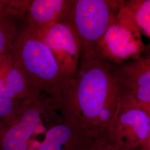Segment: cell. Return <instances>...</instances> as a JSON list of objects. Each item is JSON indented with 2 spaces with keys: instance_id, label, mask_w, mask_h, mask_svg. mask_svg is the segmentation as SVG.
I'll return each mask as SVG.
<instances>
[{
  "instance_id": "6da1fadb",
  "label": "cell",
  "mask_w": 150,
  "mask_h": 150,
  "mask_svg": "<svg viewBox=\"0 0 150 150\" xmlns=\"http://www.w3.org/2000/svg\"><path fill=\"white\" fill-rule=\"evenodd\" d=\"M123 93L111 65L96 47L82 46L71 95L59 113L80 124L96 139L116 115Z\"/></svg>"
},
{
  "instance_id": "7a4b0ae2",
  "label": "cell",
  "mask_w": 150,
  "mask_h": 150,
  "mask_svg": "<svg viewBox=\"0 0 150 150\" xmlns=\"http://www.w3.org/2000/svg\"><path fill=\"white\" fill-rule=\"evenodd\" d=\"M9 51L16 69L27 84L45 95L54 110L60 111L70 99L75 79L62 72L38 33L23 25Z\"/></svg>"
},
{
  "instance_id": "3957f363",
  "label": "cell",
  "mask_w": 150,
  "mask_h": 150,
  "mask_svg": "<svg viewBox=\"0 0 150 150\" xmlns=\"http://www.w3.org/2000/svg\"><path fill=\"white\" fill-rule=\"evenodd\" d=\"M96 48L104 59L112 64L135 59L146 51L141 31L132 12L125 3Z\"/></svg>"
},
{
  "instance_id": "277c9868",
  "label": "cell",
  "mask_w": 150,
  "mask_h": 150,
  "mask_svg": "<svg viewBox=\"0 0 150 150\" xmlns=\"http://www.w3.org/2000/svg\"><path fill=\"white\" fill-rule=\"evenodd\" d=\"M125 1L72 0L64 20L80 38L82 46L96 47Z\"/></svg>"
},
{
  "instance_id": "5b68a950",
  "label": "cell",
  "mask_w": 150,
  "mask_h": 150,
  "mask_svg": "<svg viewBox=\"0 0 150 150\" xmlns=\"http://www.w3.org/2000/svg\"><path fill=\"white\" fill-rule=\"evenodd\" d=\"M51 107L45 97L26 100L16 116L0 123V150H29Z\"/></svg>"
},
{
  "instance_id": "8992f818",
  "label": "cell",
  "mask_w": 150,
  "mask_h": 150,
  "mask_svg": "<svg viewBox=\"0 0 150 150\" xmlns=\"http://www.w3.org/2000/svg\"><path fill=\"white\" fill-rule=\"evenodd\" d=\"M150 132V118L134 106H121L102 136L113 145L126 150H137Z\"/></svg>"
},
{
  "instance_id": "52a82bcc",
  "label": "cell",
  "mask_w": 150,
  "mask_h": 150,
  "mask_svg": "<svg viewBox=\"0 0 150 150\" xmlns=\"http://www.w3.org/2000/svg\"><path fill=\"white\" fill-rule=\"evenodd\" d=\"M38 33L54 54L62 72L74 80L82 47L74 30L66 22L60 21Z\"/></svg>"
},
{
  "instance_id": "ba28073f",
  "label": "cell",
  "mask_w": 150,
  "mask_h": 150,
  "mask_svg": "<svg viewBox=\"0 0 150 150\" xmlns=\"http://www.w3.org/2000/svg\"><path fill=\"white\" fill-rule=\"evenodd\" d=\"M95 140L80 124L60 115L50 124L36 150H90Z\"/></svg>"
},
{
  "instance_id": "9c48e42d",
  "label": "cell",
  "mask_w": 150,
  "mask_h": 150,
  "mask_svg": "<svg viewBox=\"0 0 150 150\" xmlns=\"http://www.w3.org/2000/svg\"><path fill=\"white\" fill-rule=\"evenodd\" d=\"M42 97L16 69L9 50L0 55V98L26 101Z\"/></svg>"
},
{
  "instance_id": "30bf717a",
  "label": "cell",
  "mask_w": 150,
  "mask_h": 150,
  "mask_svg": "<svg viewBox=\"0 0 150 150\" xmlns=\"http://www.w3.org/2000/svg\"><path fill=\"white\" fill-rule=\"evenodd\" d=\"M71 3L72 0L30 1L23 25L41 32L54 23L63 21Z\"/></svg>"
},
{
  "instance_id": "8fae6325",
  "label": "cell",
  "mask_w": 150,
  "mask_h": 150,
  "mask_svg": "<svg viewBox=\"0 0 150 150\" xmlns=\"http://www.w3.org/2000/svg\"><path fill=\"white\" fill-rule=\"evenodd\" d=\"M110 65L123 90L150 86V51H145L139 57L122 64Z\"/></svg>"
},
{
  "instance_id": "7c38bea8",
  "label": "cell",
  "mask_w": 150,
  "mask_h": 150,
  "mask_svg": "<svg viewBox=\"0 0 150 150\" xmlns=\"http://www.w3.org/2000/svg\"><path fill=\"white\" fill-rule=\"evenodd\" d=\"M125 4L132 12L141 32L150 39V0L125 1Z\"/></svg>"
},
{
  "instance_id": "4fadbf2b",
  "label": "cell",
  "mask_w": 150,
  "mask_h": 150,
  "mask_svg": "<svg viewBox=\"0 0 150 150\" xmlns=\"http://www.w3.org/2000/svg\"><path fill=\"white\" fill-rule=\"evenodd\" d=\"M17 21L8 17H0V55L9 50L20 27Z\"/></svg>"
},
{
  "instance_id": "5bb4252c",
  "label": "cell",
  "mask_w": 150,
  "mask_h": 150,
  "mask_svg": "<svg viewBox=\"0 0 150 150\" xmlns=\"http://www.w3.org/2000/svg\"><path fill=\"white\" fill-rule=\"evenodd\" d=\"M149 102H150V85L123 90L121 105L131 106Z\"/></svg>"
},
{
  "instance_id": "9a60e30c",
  "label": "cell",
  "mask_w": 150,
  "mask_h": 150,
  "mask_svg": "<svg viewBox=\"0 0 150 150\" xmlns=\"http://www.w3.org/2000/svg\"><path fill=\"white\" fill-rule=\"evenodd\" d=\"M90 150H126L111 144L105 137L102 136L96 139Z\"/></svg>"
},
{
  "instance_id": "2e32d148",
  "label": "cell",
  "mask_w": 150,
  "mask_h": 150,
  "mask_svg": "<svg viewBox=\"0 0 150 150\" xmlns=\"http://www.w3.org/2000/svg\"><path fill=\"white\" fill-rule=\"evenodd\" d=\"M131 106L138 107L140 109H141L142 111H144L145 112V113L150 118V102L144 103H140V104H138V105H134V106Z\"/></svg>"
},
{
  "instance_id": "e0dca14e",
  "label": "cell",
  "mask_w": 150,
  "mask_h": 150,
  "mask_svg": "<svg viewBox=\"0 0 150 150\" xmlns=\"http://www.w3.org/2000/svg\"><path fill=\"white\" fill-rule=\"evenodd\" d=\"M139 150H150V132L144 144L139 149Z\"/></svg>"
},
{
  "instance_id": "ac0fdd59",
  "label": "cell",
  "mask_w": 150,
  "mask_h": 150,
  "mask_svg": "<svg viewBox=\"0 0 150 150\" xmlns=\"http://www.w3.org/2000/svg\"><path fill=\"white\" fill-rule=\"evenodd\" d=\"M139 150V149H138V150Z\"/></svg>"
}]
</instances>
